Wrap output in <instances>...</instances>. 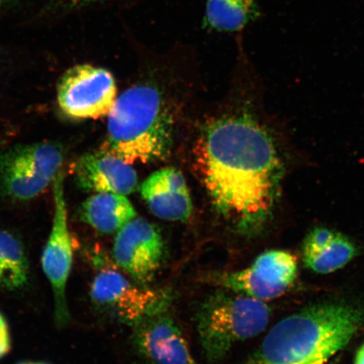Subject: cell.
I'll list each match as a JSON object with an SVG mask.
<instances>
[{
    "mask_svg": "<svg viewBox=\"0 0 364 364\" xmlns=\"http://www.w3.org/2000/svg\"><path fill=\"white\" fill-rule=\"evenodd\" d=\"M193 156L218 215L240 234L261 231L274 211L284 176L268 132L247 116L218 118L204 127Z\"/></svg>",
    "mask_w": 364,
    "mask_h": 364,
    "instance_id": "6da1fadb",
    "label": "cell"
},
{
    "mask_svg": "<svg viewBox=\"0 0 364 364\" xmlns=\"http://www.w3.org/2000/svg\"><path fill=\"white\" fill-rule=\"evenodd\" d=\"M0 268L3 272V288L18 289L29 279V262L21 241L9 232L0 229Z\"/></svg>",
    "mask_w": 364,
    "mask_h": 364,
    "instance_id": "e0dca14e",
    "label": "cell"
},
{
    "mask_svg": "<svg viewBox=\"0 0 364 364\" xmlns=\"http://www.w3.org/2000/svg\"><path fill=\"white\" fill-rule=\"evenodd\" d=\"M11 348L10 329L6 317L0 313V359L6 356Z\"/></svg>",
    "mask_w": 364,
    "mask_h": 364,
    "instance_id": "ac0fdd59",
    "label": "cell"
},
{
    "mask_svg": "<svg viewBox=\"0 0 364 364\" xmlns=\"http://www.w3.org/2000/svg\"><path fill=\"white\" fill-rule=\"evenodd\" d=\"M173 132L172 117L159 91L151 85H136L116 99L102 150L130 165L156 161L169 154Z\"/></svg>",
    "mask_w": 364,
    "mask_h": 364,
    "instance_id": "3957f363",
    "label": "cell"
},
{
    "mask_svg": "<svg viewBox=\"0 0 364 364\" xmlns=\"http://www.w3.org/2000/svg\"><path fill=\"white\" fill-rule=\"evenodd\" d=\"M80 188L94 193L129 195L134 192L138 176L130 164L104 151L82 156L75 166Z\"/></svg>",
    "mask_w": 364,
    "mask_h": 364,
    "instance_id": "7c38bea8",
    "label": "cell"
},
{
    "mask_svg": "<svg viewBox=\"0 0 364 364\" xmlns=\"http://www.w3.org/2000/svg\"><path fill=\"white\" fill-rule=\"evenodd\" d=\"M354 364H364V344L359 348Z\"/></svg>",
    "mask_w": 364,
    "mask_h": 364,
    "instance_id": "d6986e66",
    "label": "cell"
},
{
    "mask_svg": "<svg viewBox=\"0 0 364 364\" xmlns=\"http://www.w3.org/2000/svg\"><path fill=\"white\" fill-rule=\"evenodd\" d=\"M356 255L357 248L347 236L328 228H315L304 240V265L318 274H330L341 269Z\"/></svg>",
    "mask_w": 364,
    "mask_h": 364,
    "instance_id": "5bb4252c",
    "label": "cell"
},
{
    "mask_svg": "<svg viewBox=\"0 0 364 364\" xmlns=\"http://www.w3.org/2000/svg\"><path fill=\"white\" fill-rule=\"evenodd\" d=\"M164 252L161 232L144 218H135L117 232L112 257L132 280L149 287L161 267Z\"/></svg>",
    "mask_w": 364,
    "mask_h": 364,
    "instance_id": "30bf717a",
    "label": "cell"
},
{
    "mask_svg": "<svg viewBox=\"0 0 364 364\" xmlns=\"http://www.w3.org/2000/svg\"><path fill=\"white\" fill-rule=\"evenodd\" d=\"M363 325L361 307L338 302L312 304L273 326L244 364H326Z\"/></svg>",
    "mask_w": 364,
    "mask_h": 364,
    "instance_id": "7a4b0ae2",
    "label": "cell"
},
{
    "mask_svg": "<svg viewBox=\"0 0 364 364\" xmlns=\"http://www.w3.org/2000/svg\"><path fill=\"white\" fill-rule=\"evenodd\" d=\"M116 97V81L111 73L90 65L71 68L58 87L59 107L75 119H97L108 115Z\"/></svg>",
    "mask_w": 364,
    "mask_h": 364,
    "instance_id": "ba28073f",
    "label": "cell"
},
{
    "mask_svg": "<svg viewBox=\"0 0 364 364\" xmlns=\"http://www.w3.org/2000/svg\"><path fill=\"white\" fill-rule=\"evenodd\" d=\"M80 216L100 233L112 234L134 220L136 211L124 195L95 193L82 205Z\"/></svg>",
    "mask_w": 364,
    "mask_h": 364,
    "instance_id": "9a60e30c",
    "label": "cell"
},
{
    "mask_svg": "<svg viewBox=\"0 0 364 364\" xmlns=\"http://www.w3.org/2000/svg\"><path fill=\"white\" fill-rule=\"evenodd\" d=\"M31 364H48L45 363H31Z\"/></svg>",
    "mask_w": 364,
    "mask_h": 364,
    "instance_id": "603a6c76",
    "label": "cell"
},
{
    "mask_svg": "<svg viewBox=\"0 0 364 364\" xmlns=\"http://www.w3.org/2000/svg\"><path fill=\"white\" fill-rule=\"evenodd\" d=\"M54 213L51 232L42 254V267L53 293L54 315L58 324L70 321L66 289L73 265V244L68 224V211L63 172L54 180Z\"/></svg>",
    "mask_w": 364,
    "mask_h": 364,
    "instance_id": "9c48e42d",
    "label": "cell"
},
{
    "mask_svg": "<svg viewBox=\"0 0 364 364\" xmlns=\"http://www.w3.org/2000/svg\"><path fill=\"white\" fill-rule=\"evenodd\" d=\"M18 364H31V363H30V362H23V363H18Z\"/></svg>",
    "mask_w": 364,
    "mask_h": 364,
    "instance_id": "7402d4cb",
    "label": "cell"
},
{
    "mask_svg": "<svg viewBox=\"0 0 364 364\" xmlns=\"http://www.w3.org/2000/svg\"><path fill=\"white\" fill-rule=\"evenodd\" d=\"M136 350L153 364H198L167 311L133 327Z\"/></svg>",
    "mask_w": 364,
    "mask_h": 364,
    "instance_id": "8fae6325",
    "label": "cell"
},
{
    "mask_svg": "<svg viewBox=\"0 0 364 364\" xmlns=\"http://www.w3.org/2000/svg\"><path fill=\"white\" fill-rule=\"evenodd\" d=\"M2 0H0V3H1Z\"/></svg>",
    "mask_w": 364,
    "mask_h": 364,
    "instance_id": "cb8c5ba5",
    "label": "cell"
},
{
    "mask_svg": "<svg viewBox=\"0 0 364 364\" xmlns=\"http://www.w3.org/2000/svg\"><path fill=\"white\" fill-rule=\"evenodd\" d=\"M271 313L265 301L229 290L209 296L196 314L205 358L211 363L221 361L236 343L262 333Z\"/></svg>",
    "mask_w": 364,
    "mask_h": 364,
    "instance_id": "277c9868",
    "label": "cell"
},
{
    "mask_svg": "<svg viewBox=\"0 0 364 364\" xmlns=\"http://www.w3.org/2000/svg\"><path fill=\"white\" fill-rule=\"evenodd\" d=\"M68 1L73 4H75V6H84V4L103 1V0H68Z\"/></svg>",
    "mask_w": 364,
    "mask_h": 364,
    "instance_id": "ffe728a7",
    "label": "cell"
},
{
    "mask_svg": "<svg viewBox=\"0 0 364 364\" xmlns=\"http://www.w3.org/2000/svg\"><path fill=\"white\" fill-rule=\"evenodd\" d=\"M298 277V261L286 250H267L243 270L215 273L213 284L221 289L267 301L289 291Z\"/></svg>",
    "mask_w": 364,
    "mask_h": 364,
    "instance_id": "52a82bcc",
    "label": "cell"
},
{
    "mask_svg": "<svg viewBox=\"0 0 364 364\" xmlns=\"http://www.w3.org/2000/svg\"><path fill=\"white\" fill-rule=\"evenodd\" d=\"M0 288H3V272L0 268Z\"/></svg>",
    "mask_w": 364,
    "mask_h": 364,
    "instance_id": "44dd1931",
    "label": "cell"
},
{
    "mask_svg": "<svg viewBox=\"0 0 364 364\" xmlns=\"http://www.w3.org/2000/svg\"><path fill=\"white\" fill-rule=\"evenodd\" d=\"M63 162V149L55 144L36 143L11 149L0 156V186L14 199H33L55 180Z\"/></svg>",
    "mask_w": 364,
    "mask_h": 364,
    "instance_id": "5b68a950",
    "label": "cell"
},
{
    "mask_svg": "<svg viewBox=\"0 0 364 364\" xmlns=\"http://www.w3.org/2000/svg\"><path fill=\"white\" fill-rule=\"evenodd\" d=\"M260 16L256 0H206L203 28L238 33Z\"/></svg>",
    "mask_w": 364,
    "mask_h": 364,
    "instance_id": "2e32d148",
    "label": "cell"
},
{
    "mask_svg": "<svg viewBox=\"0 0 364 364\" xmlns=\"http://www.w3.org/2000/svg\"><path fill=\"white\" fill-rule=\"evenodd\" d=\"M150 211L161 220L185 222L192 215L193 203L184 176L174 168L149 176L140 188Z\"/></svg>",
    "mask_w": 364,
    "mask_h": 364,
    "instance_id": "4fadbf2b",
    "label": "cell"
},
{
    "mask_svg": "<svg viewBox=\"0 0 364 364\" xmlns=\"http://www.w3.org/2000/svg\"><path fill=\"white\" fill-rule=\"evenodd\" d=\"M90 297L97 306L132 327L166 312L171 303L168 291L140 285L112 269H104L95 276Z\"/></svg>",
    "mask_w": 364,
    "mask_h": 364,
    "instance_id": "8992f818",
    "label": "cell"
}]
</instances>
